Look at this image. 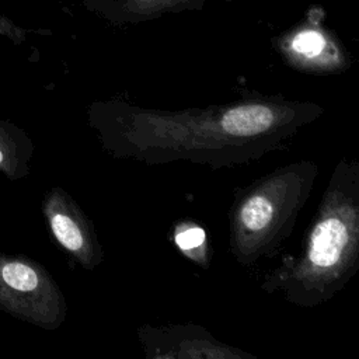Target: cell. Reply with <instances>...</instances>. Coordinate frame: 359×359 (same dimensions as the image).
<instances>
[{
    "instance_id": "6da1fadb",
    "label": "cell",
    "mask_w": 359,
    "mask_h": 359,
    "mask_svg": "<svg viewBox=\"0 0 359 359\" xmlns=\"http://www.w3.org/2000/svg\"><path fill=\"white\" fill-rule=\"evenodd\" d=\"M323 108L307 101L248 100L208 108L161 111L126 101H98L91 128L112 157L147 164L192 161L222 168L282 147Z\"/></svg>"
},
{
    "instance_id": "7a4b0ae2",
    "label": "cell",
    "mask_w": 359,
    "mask_h": 359,
    "mask_svg": "<svg viewBox=\"0 0 359 359\" xmlns=\"http://www.w3.org/2000/svg\"><path fill=\"white\" fill-rule=\"evenodd\" d=\"M359 264V164L342 160L324 189L306 243L265 278L262 289L280 290L300 307L331 300L355 275Z\"/></svg>"
},
{
    "instance_id": "3957f363",
    "label": "cell",
    "mask_w": 359,
    "mask_h": 359,
    "mask_svg": "<svg viewBox=\"0 0 359 359\" xmlns=\"http://www.w3.org/2000/svg\"><path fill=\"white\" fill-rule=\"evenodd\" d=\"M316 177L313 161H297L238 192L230 210V251L238 264L252 265L289 237Z\"/></svg>"
},
{
    "instance_id": "277c9868",
    "label": "cell",
    "mask_w": 359,
    "mask_h": 359,
    "mask_svg": "<svg viewBox=\"0 0 359 359\" xmlns=\"http://www.w3.org/2000/svg\"><path fill=\"white\" fill-rule=\"evenodd\" d=\"M0 310L53 330L65 321L66 302L42 265L27 257L0 254Z\"/></svg>"
},
{
    "instance_id": "5b68a950",
    "label": "cell",
    "mask_w": 359,
    "mask_h": 359,
    "mask_svg": "<svg viewBox=\"0 0 359 359\" xmlns=\"http://www.w3.org/2000/svg\"><path fill=\"white\" fill-rule=\"evenodd\" d=\"M43 215L56 241L84 268L94 269L104 259L90 219L60 188H53L43 201Z\"/></svg>"
},
{
    "instance_id": "8992f818",
    "label": "cell",
    "mask_w": 359,
    "mask_h": 359,
    "mask_svg": "<svg viewBox=\"0 0 359 359\" xmlns=\"http://www.w3.org/2000/svg\"><path fill=\"white\" fill-rule=\"evenodd\" d=\"M139 339L150 358H245L247 355L217 342L203 328L170 327L139 330Z\"/></svg>"
},
{
    "instance_id": "52a82bcc",
    "label": "cell",
    "mask_w": 359,
    "mask_h": 359,
    "mask_svg": "<svg viewBox=\"0 0 359 359\" xmlns=\"http://www.w3.org/2000/svg\"><path fill=\"white\" fill-rule=\"evenodd\" d=\"M32 143L15 125L0 121V171L17 180L27 174Z\"/></svg>"
},
{
    "instance_id": "ba28073f",
    "label": "cell",
    "mask_w": 359,
    "mask_h": 359,
    "mask_svg": "<svg viewBox=\"0 0 359 359\" xmlns=\"http://www.w3.org/2000/svg\"><path fill=\"white\" fill-rule=\"evenodd\" d=\"M325 46L324 36L317 31L299 32L292 41V49L306 57H314L323 52Z\"/></svg>"
},
{
    "instance_id": "9c48e42d",
    "label": "cell",
    "mask_w": 359,
    "mask_h": 359,
    "mask_svg": "<svg viewBox=\"0 0 359 359\" xmlns=\"http://www.w3.org/2000/svg\"><path fill=\"white\" fill-rule=\"evenodd\" d=\"M175 243L185 252L198 250L205 243V231L195 226L187 227L175 234Z\"/></svg>"
}]
</instances>
